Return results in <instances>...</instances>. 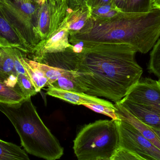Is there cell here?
Masks as SVG:
<instances>
[{
  "label": "cell",
  "instance_id": "f1b7e54d",
  "mask_svg": "<svg viewBox=\"0 0 160 160\" xmlns=\"http://www.w3.org/2000/svg\"><path fill=\"white\" fill-rule=\"evenodd\" d=\"M87 0H67L68 8L74 10L87 4Z\"/></svg>",
  "mask_w": 160,
  "mask_h": 160
},
{
  "label": "cell",
  "instance_id": "603a6c76",
  "mask_svg": "<svg viewBox=\"0 0 160 160\" xmlns=\"http://www.w3.org/2000/svg\"><path fill=\"white\" fill-rule=\"evenodd\" d=\"M148 69L160 80V38L154 45L150 52Z\"/></svg>",
  "mask_w": 160,
  "mask_h": 160
},
{
  "label": "cell",
  "instance_id": "cb8c5ba5",
  "mask_svg": "<svg viewBox=\"0 0 160 160\" xmlns=\"http://www.w3.org/2000/svg\"><path fill=\"white\" fill-rule=\"evenodd\" d=\"M91 9V17L103 19L112 18L121 11L113 3L104 5Z\"/></svg>",
  "mask_w": 160,
  "mask_h": 160
},
{
  "label": "cell",
  "instance_id": "5b68a950",
  "mask_svg": "<svg viewBox=\"0 0 160 160\" xmlns=\"http://www.w3.org/2000/svg\"><path fill=\"white\" fill-rule=\"evenodd\" d=\"M40 7L32 0H0L7 18L32 51L41 41L38 30Z\"/></svg>",
  "mask_w": 160,
  "mask_h": 160
},
{
  "label": "cell",
  "instance_id": "f546056e",
  "mask_svg": "<svg viewBox=\"0 0 160 160\" xmlns=\"http://www.w3.org/2000/svg\"><path fill=\"white\" fill-rule=\"evenodd\" d=\"M128 0H113L116 6L122 11H124Z\"/></svg>",
  "mask_w": 160,
  "mask_h": 160
},
{
  "label": "cell",
  "instance_id": "d6a6232c",
  "mask_svg": "<svg viewBox=\"0 0 160 160\" xmlns=\"http://www.w3.org/2000/svg\"><path fill=\"white\" fill-rule=\"evenodd\" d=\"M33 2H35L39 4V5H42V4L44 3L46 1H48V0H32ZM49 1V0H48Z\"/></svg>",
  "mask_w": 160,
  "mask_h": 160
},
{
  "label": "cell",
  "instance_id": "83f0119b",
  "mask_svg": "<svg viewBox=\"0 0 160 160\" xmlns=\"http://www.w3.org/2000/svg\"><path fill=\"white\" fill-rule=\"evenodd\" d=\"M87 4L92 8L99 7L104 5L114 3L113 0H87Z\"/></svg>",
  "mask_w": 160,
  "mask_h": 160
},
{
  "label": "cell",
  "instance_id": "44dd1931",
  "mask_svg": "<svg viewBox=\"0 0 160 160\" xmlns=\"http://www.w3.org/2000/svg\"><path fill=\"white\" fill-rule=\"evenodd\" d=\"M75 72L73 71L72 73L68 75L62 76L57 81L52 84L49 87H53L67 91L84 93L83 88L75 80Z\"/></svg>",
  "mask_w": 160,
  "mask_h": 160
},
{
  "label": "cell",
  "instance_id": "277c9868",
  "mask_svg": "<svg viewBox=\"0 0 160 160\" xmlns=\"http://www.w3.org/2000/svg\"><path fill=\"white\" fill-rule=\"evenodd\" d=\"M119 148L115 120H98L85 125L74 141L78 160H111Z\"/></svg>",
  "mask_w": 160,
  "mask_h": 160
},
{
  "label": "cell",
  "instance_id": "8992f818",
  "mask_svg": "<svg viewBox=\"0 0 160 160\" xmlns=\"http://www.w3.org/2000/svg\"><path fill=\"white\" fill-rule=\"evenodd\" d=\"M118 128L119 148L134 153L144 160H160V149L130 124L115 120Z\"/></svg>",
  "mask_w": 160,
  "mask_h": 160
},
{
  "label": "cell",
  "instance_id": "e0dca14e",
  "mask_svg": "<svg viewBox=\"0 0 160 160\" xmlns=\"http://www.w3.org/2000/svg\"><path fill=\"white\" fill-rule=\"evenodd\" d=\"M23 58L28 63L39 70L44 75V77L47 78L48 82L47 87H48L62 76L68 75L73 71L53 67L45 64L35 62L27 58L26 54H24Z\"/></svg>",
  "mask_w": 160,
  "mask_h": 160
},
{
  "label": "cell",
  "instance_id": "5bb4252c",
  "mask_svg": "<svg viewBox=\"0 0 160 160\" xmlns=\"http://www.w3.org/2000/svg\"><path fill=\"white\" fill-rule=\"evenodd\" d=\"M0 80L8 86L21 91L13 58L2 47H0Z\"/></svg>",
  "mask_w": 160,
  "mask_h": 160
},
{
  "label": "cell",
  "instance_id": "d6986e66",
  "mask_svg": "<svg viewBox=\"0 0 160 160\" xmlns=\"http://www.w3.org/2000/svg\"><path fill=\"white\" fill-rule=\"evenodd\" d=\"M26 99L20 91L8 86L0 80V103L16 104Z\"/></svg>",
  "mask_w": 160,
  "mask_h": 160
},
{
  "label": "cell",
  "instance_id": "d4e9b609",
  "mask_svg": "<svg viewBox=\"0 0 160 160\" xmlns=\"http://www.w3.org/2000/svg\"><path fill=\"white\" fill-rule=\"evenodd\" d=\"M18 78L20 88L27 98H31L37 94L35 88L29 77L20 74H18Z\"/></svg>",
  "mask_w": 160,
  "mask_h": 160
},
{
  "label": "cell",
  "instance_id": "e575fe53",
  "mask_svg": "<svg viewBox=\"0 0 160 160\" xmlns=\"http://www.w3.org/2000/svg\"><path fill=\"white\" fill-rule=\"evenodd\" d=\"M57 1H58V0H57Z\"/></svg>",
  "mask_w": 160,
  "mask_h": 160
},
{
  "label": "cell",
  "instance_id": "9a60e30c",
  "mask_svg": "<svg viewBox=\"0 0 160 160\" xmlns=\"http://www.w3.org/2000/svg\"><path fill=\"white\" fill-rule=\"evenodd\" d=\"M91 16V8L87 4L76 10H70L68 8L65 21L69 36L79 32Z\"/></svg>",
  "mask_w": 160,
  "mask_h": 160
},
{
  "label": "cell",
  "instance_id": "4316f807",
  "mask_svg": "<svg viewBox=\"0 0 160 160\" xmlns=\"http://www.w3.org/2000/svg\"><path fill=\"white\" fill-rule=\"evenodd\" d=\"M111 160H144L138 155L119 148Z\"/></svg>",
  "mask_w": 160,
  "mask_h": 160
},
{
  "label": "cell",
  "instance_id": "3957f363",
  "mask_svg": "<svg viewBox=\"0 0 160 160\" xmlns=\"http://www.w3.org/2000/svg\"><path fill=\"white\" fill-rule=\"evenodd\" d=\"M0 112L14 126L27 153L46 160L63 155V148L40 118L31 98L16 104L0 103Z\"/></svg>",
  "mask_w": 160,
  "mask_h": 160
},
{
  "label": "cell",
  "instance_id": "30bf717a",
  "mask_svg": "<svg viewBox=\"0 0 160 160\" xmlns=\"http://www.w3.org/2000/svg\"><path fill=\"white\" fill-rule=\"evenodd\" d=\"M72 48L61 52L48 53L34 60L50 66L69 71H75L79 60V53L75 52Z\"/></svg>",
  "mask_w": 160,
  "mask_h": 160
},
{
  "label": "cell",
  "instance_id": "484cf974",
  "mask_svg": "<svg viewBox=\"0 0 160 160\" xmlns=\"http://www.w3.org/2000/svg\"><path fill=\"white\" fill-rule=\"evenodd\" d=\"M83 105L96 112L109 117L113 120H119L116 113L115 109L113 108H111L109 106H105V105L96 104V103L84 104Z\"/></svg>",
  "mask_w": 160,
  "mask_h": 160
},
{
  "label": "cell",
  "instance_id": "ffe728a7",
  "mask_svg": "<svg viewBox=\"0 0 160 160\" xmlns=\"http://www.w3.org/2000/svg\"><path fill=\"white\" fill-rule=\"evenodd\" d=\"M25 53L22 52L20 59L22 64L26 70L29 78L32 81L34 86L37 92H40L41 89L44 87H47L48 80L44 75L33 67L27 62L23 58Z\"/></svg>",
  "mask_w": 160,
  "mask_h": 160
},
{
  "label": "cell",
  "instance_id": "2e32d148",
  "mask_svg": "<svg viewBox=\"0 0 160 160\" xmlns=\"http://www.w3.org/2000/svg\"><path fill=\"white\" fill-rule=\"evenodd\" d=\"M52 18V5L48 0L40 6L38 12V30L41 41L47 39L49 37Z\"/></svg>",
  "mask_w": 160,
  "mask_h": 160
},
{
  "label": "cell",
  "instance_id": "9c48e42d",
  "mask_svg": "<svg viewBox=\"0 0 160 160\" xmlns=\"http://www.w3.org/2000/svg\"><path fill=\"white\" fill-rule=\"evenodd\" d=\"M0 47L16 48L27 56L31 53V48L25 44L15 28L8 20L0 7Z\"/></svg>",
  "mask_w": 160,
  "mask_h": 160
},
{
  "label": "cell",
  "instance_id": "52a82bcc",
  "mask_svg": "<svg viewBox=\"0 0 160 160\" xmlns=\"http://www.w3.org/2000/svg\"><path fill=\"white\" fill-rule=\"evenodd\" d=\"M124 98L160 115V80L141 78Z\"/></svg>",
  "mask_w": 160,
  "mask_h": 160
},
{
  "label": "cell",
  "instance_id": "836d02e7",
  "mask_svg": "<svg viewBox=\"0 0 160 160\" xmlns=\"http://www.w3.org/2000/svg\"><path fill=\"white\" fill-rule=\"evenodd\" d=\"M56 1H57V0H49L50 3L52 5L54 4L55 2H56Z\"/></svg>",
  "mask_w": 160,
  "mask_h": 160
},
{
  "label": "cell",
  "instance_id": "7402d4cb",
  "mask_svg": "<svg viewBox=\"0 0 160 160\" xmlns=\"http://www.w3.org/2000/svg\"><path fill=\"white\" fill-rule=\"evenodd\" d=\"M152 0H128L124 12L148 13L153 9Z\"/></svg>",
  "mask_w": 160,
  "mask_h": 160
},
{
  "label": "cell",
  "instance_id": "6da1fadb",
  "mask_svg": "<svg viewBox=\"0 0 160 160\" xmlns=\"http://www.w3.org/2000/svg\"><path fill=\"white\" fill-rule=\"evenodd\" d=\"M78 43L83 49L79 53L75 79L85 94L116 103L141 79L143 69L136 61L137 52L131 45Z\"/></svg>",
  "mask_w": 160,
  "mask_h": 160
},
{
  "label": "cell",
  "instance_id": "ac0fdd59",
  "mask_svg": "<svg viewBox=\"0 0 160 160\" xmlns=\"http://www.w3.org/2000/svg\"><path fill=\"white\" fill-rule=\"evenodd\" d=\"M0 160H31L21 147L0 139Z\"/></svg>",
  "mask_w": 160,
  "mask_h": 160
},
{
  "label": "cell",
  "instance_id": "7c38bea8",
  "mask_svg": "<svg viewBox=\"0 0 160 160\" xmlns=\"http://www.w3.org/2000/svg\"><path fill=\"white\" fill-rule=\"evenodd\" d=\"M116 113L119 120L128 122L134 127L143 136L152 142L156 147L160 149V141L150 127L143 123L139 119L131 113L119 102L115 103Z\"/></svg>",
  "mask_w": 160,
  "mask_h": 160
},
{
  "label": "cell",
  "instance_id": "4fadbf2b",
  "mask_svg": "<svg viewBox=\"0 0 160 160\" xmlns=\"http://www.w3.org/2000/svg\"><path fill=\"white\" fill-rule=\"evenodd\" d=\"M123 107L150 128L160 129V115L139 103L123 98L118 102Z\"/></svg>",
  "mask_w": 160,
  "mask_h": 160
},
{
  "label": "cell",
  "instance_id": "1f68e13d",
  "mask_svg": "<svg viewBox=\"0 0 160 160\" xmlns=\"http://www.w3.org/2000/svg\"><path fill=\"white\" fill-rule=\"evenodd\" d=\"M153 131V132L156 134V136L158 137L160 141V129H159L155 128H150Z\"/></svg>",
  "mask_w": 160,
  "mask_h": 160
},
{
  "label": "cell",
  "instance_id": "7a4b0ae2",
  "mask_svg": "<svg viewBox=\"0 0 160 160\" xmlns=\"http://www.w3.org/2000/svg\"><path fill=\"white\" fill-rule=\"evenodd\" d=\"M160 37V10L144 13L120 11L110 18L90 17L79 32L69 36L73 45L83 43H123L142 54L151 50Z\"/></svg>",
  "mask_w": 160,
  "mask_h": 160
},
{
  "label": "cell",
  "instance_id": "4dcf8cb0",
  "mask_svg": "<svg viewBox=\"0 0 160 160\" xmlns=\"http://www.w3.org/2000/svg\"><path fill=\"white\" fill-rule=\"evenodd\" d=\"M152 6L153 9L155 8L160 10V0H152Z\"/></svg>",
  "mask_w": 160,
  "mask_h": 160
},
{
  "label": "cell",
  "instance_id": "ba28073f",
  "mask_svg": "<svg viewBox=\"0 0 160 160\" xmlns=\"http://www.w3.org/2000/svg\"><path fill=\"white\" fill-rule=\"evenodd\" d=\"M65 20L58 30L51 36L40 41L33 48L27 58L34 61L46 53L61 52L73 47L69 42V33Z\"/></svg>",
  "mask_w": 160,
  "mask_h": 160
},
{
  "label": "cell",
  "instance_id": "8fae6325",
  "mask_svg": "<svg viewBox=\"0 0 160 160\" xmlns=\"http://www.w3.org/2000/svg\"><path fill=\"white\" fill-rule=\"evenodd\" d=\"M47 94L50 96L65 101L69 103L77 105H83L89 103H96L109 106L115 109L112 102L98 97L90 96L84 93L67 91L53 87H49L46 89Z\"/></svg>",
  "mask_w": 160,
  "mask_h": 160
}]
</instances>
